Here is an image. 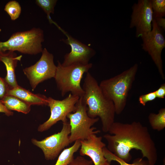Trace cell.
<instances>
[{"label": "cell", "instance_id": "ac0fdd59", "mask_svg": "<svg viewBox=\"0 0 165 165\" xmlns=\"http://www.w3.org/2000/svg\"><path fill=\"white\" fill-rule=\"evenodd\" d=\"M149 123L152 128L155 130L160 131L165 128V108H162L156 114L150 113L148 117Z\"/></svg>", "mask_w": 165, "mask_h": 165}, {"label": "cell", "instance_id": "5bb4252c", "mask_svg": "<svg viewBox=\"0 0 165 165\" xmlns=\"http://www.w3.org/2000/svg\"><path fill=\"white\" fill-rule=\"evenodd\" d=\"M22 56H17L14 52L8 51L0 53V61L6 66L7 74L4 79L9 90L18 86L15 73V68L18 61H20Z\"/></svg>", "mask_w": 165, "mask_h": 165}, {"label": "cell", "instance_id": "3957f363", "mask_svg": "<svg viewBox=\"0 0 165 165\" xmlns=\"http://www.w3.org/2000/svg\"><path fill=\"white\" fill-rule=\"evenodd\" d=\"M138 69V64H135L120 73L102 80L99 84L105 96L113 102L117 115L120 114L126 107Z\"/></svg>", "mask_w": 165, "mask_h": 165}, {"label": "cell", "instance_id": "2e32d148", "mask_svg": "<svg viewBox=\"0 0 165 165\" xmlns=\"http://www.w3.org/2000/svg\"><path fill=\"white\" fill-rule=\"evenodd\" d=\"M1 100L9 111H16L25 114L28 113L31 111L30 105L15 96L7 95Z\"/></svg>", "mask_w": 165, "mask_h": 165}, {"label": "cell", "instance_id": "7c38bea8", "mask_svg": "<svg viewBox=\"0 0 165 165\" xmlns=\"http://www.w3.org/2000/svg\"><path fill=\"white\" fill-rule=\"evenodd\" d=\"M59 29L67 38L62 41L71 47V52L65 55L61 64L67 66L73 64H89L90 59L95 54V50L72 37L61 28Z\"/></svg>", "mask_w": 165, "mask_h": 165}, {"label": "cell", "instance_id": "7402d4cb", "mask_svg": "<svg viewBox=\"0 0 165 165\" xmlns=\"http://www.w3.org/2000/svg\"><path fill=\"white\" fill-rule=\"evenodd\" d=\"M153 18L163 17L165 16V0H151Z\"/></svg>", "mask_w": 165, "mask_h": 165}, {"label": "cell", "instance_id": "d6986e66", "mask_svg": "<svg viewBox=\"0 0 165 165\" xmlns=\"http://www.w3.org/2000/svg\"><path fill=\"white\" fill-rule=\"evenodd\" d=\"M103 152L105 157L110 163L112 161H113L118 162L120 165H155L148 160H144L140 158L135 159L132 163H128L115 156L110 152L106 147L103 148Z\"/></svg>", "mask_w": 165, "mask_h": 165}, {"label": "cell", "instance_id": "83f0119b", "mask_svg": "<svg viewBox=\"0 0 165 165\" xmlns=\"http://www.w3.org/2000/svg\"><path fill=\"white\" fill-rule=\"evenodd\" d=\"M154 19L157 25L162 30L165 31V19L163 17H159Z\"/></svg>", "mask_w": 165, "mask_h": 165}, {"label": "cell", "instance_id": "7a4b0ae2", "mask_svg": "<svg viewBox=\"0 0 165 165\" xmlns=\"http://www.w3.org/2000/svg\"><path fill=\"white\" fill-rule=\"evenodd\" d=\"M82 88L84 94L82 97L87 106L88 116L100 118L103 131L108 132L115 122L116 112L113 102L105 96L97 80L89 72L86 73Z\"/></svg>", "mask_w": 165, "mask_h": 165}, {"label": "cell", "instance_id": "603a6c76", "mask_svg": "<svg viewBox=\"0 0 165 165\" xmlns=\"http://www.w3.org/2000/svg\"><path fill=\"white\" fill-rule=\"evenodd\" d=\"M156 98L155 91L140 95L138 98L139 103L143 106H145L148 102L152 101Z\"/></svg>", "mask_w": 165, "mask_h": 165}, {"label": "cell", "instance_id": "277c9868", "mask_svg": "<svg viewBox=\"0 0 165 165\" xmlns=\"http://www.w3.org/2000/svg\"><path fill=\"white\" fill-rule=\"evenodd\" d=\"M92 66V63H89L64 66L58 61L54 78L62 96L70 92L72 95L82 97L84 91L81 86V80L83 74L88 72Z\"/></svg>", "mask_w": 165, "mask_h": 165}, {"label": "cell", "instance_id": "cb8c5ba5", "mask_svg": "<svg viewBox=\"0 0 165 165\" xmlns=\"http://www.w3.org/2000/svg\"><path fill=\"white\" fill-rule=\"evenodd\" d=\"M91 160H89L83 156H77L74 158L68 165H93Z\"/></svg>", "mask_w": 165, "mask_h": 165}, {"label": "cell", "instance_id": "9c48e42d", "mask_svg": "<svg viewBox=\"0 0 165 165\" xmlns=\"http://www.w3.org/2000/svg\"><path fill=\"white\" fill-rule=\"evenodd\" d=\"M42 53L38 61L23 70L29 81L32 90L39 83L54 78L56 72L57 66L54 63L53 55L46 48L43 49Z\"/></svg>", "mask_w": 165, "mask_h": 165}, {"label": "cell", "instance_id": "484cf974", "mask_svg": "<svg viewBox=\"0 0 165 165\" xmlns=\"http://www.w3.org/2000/svg\"><path fill=\"white\" fill-rule=\"evenodd\" d=\"M156 98L163 99L165 97V83L161 85L160 87L154 91Z\"/></svg>", "mask_w": 165, "mask_h": 165}, {"label": "cell", "instance_id": "44dd1931", "mask_svg": "<svg viewBox=\"0 0 165 165\" xmlns=\"http://www.w3.org/2000/svg\"><path fill=\"white\" fill-rule=\"evenodd\" d=\"M5 11L9 16L12 20H15L19 16L21 11L20 5L15 0L8 2L6 5Z\"/></svg>", "mask_w": 165, "mask_h": 165}, {"label": "cell", "instance_id": "ffe728a7", "mask_svg": "<svg viewBox=\"0 0 165 165\" xmlns=\"http://www.w3.org/2000/svg\"><path fill=\"white\" fill-rule=\"evenodd\" d=\"M57 0H36V4L45 12L47 15V19L50 23H56L51 19L50 16L51 13L53 14L54 7L56 4Z\"/></svg>", "mask_w": 165, "mask_h": 165}, {"label": "cell", "instance_id": "d4e9b609", "mask_svg": "<svg viewBox=\"0 0 165 165\" xmlns=\"http://www.w3.org/2000/svg\"><path fill=\"white\" fill-rule=\"evenodd\" d=\"M9 88L4 78L0 77V99H2L7 95Z\"/></svg>", "mask_w": 165, "mask_h": 165}, {"label": "cell", "instance_id": "ba28073f", "mask_svg": "<svg viewBox=\"0 0 165 165\" xmlns=\"http://www.w3.org/2000/svg\"><path fill=\"white\" fill-rule=\"evenodd\" d=\"M141 38L142 41L141 45L142 49L150 56L161 78L164 80L165 77L161 54L165 47V39L162 29L157 25L154 18L152 21L151 31Z\"/></svg>", "mask_w": 165, "mask_h": 165}, {"label": "cell", "instance_id": "8992f818", "mask_svg": "<svg viewBox=\"0 0 165 165\" xmlns=\"http://www.w3.org/2000/svg\"><path fill=\"white\" fill-rule=\"evenodd\" d=\"M87 110L86 105L80 97L76 104L75 111L67 116L70 126V144L78 140L86 139L91 135L100 132V130H96V128L91 127L99 118L90 117L87 114Z\"/></svg>", "mask_w": 165, "mask_h": 165}, {"label": "cell", "instance_id": "30bf717a", "mask_svg": "<svg viewBox=\"0 0 165 165\" xmlns=\"http://www.w3.org/2000/svg\"><path fill=\"white\" fill-rule=\"evenodd\" d=\"M70 126L69 122L63 123L61 130L39 141L33 138L31 142L42 151L45 159L52 160L56 158L66 147L70 144L69 136Z\"/></svg>", "mask_w": 165, "mask_h": 165}, {"label": "cell", "instance_id": "5b68a950", "mask_svg": "<svg viewBox=\"0 0 165 165\" xmlns=\"http://www.w3.org/2000/svg\"><path fill=\"white\" fill-rule=\"evenodd\" d=\"M44 41L43 31L39 28L13 33L9 39L0 42V53L17 51L21 53L36 55L42 53Z\"/></svg>", "mask_w": 165, "mask_h": 165}, {"label": "cell", "instance_id": "4fadbf2b", "mask_svg": "<svg viewBox=\"0 0 165 165\" xmlns=\"http://www.w3.org/2000/svg\"><path fill=\"white\" fill-rule=\"evenodd\" d=\"M80 156H87L91 159L94 165H110L105 157L103 152L106 144L102 141V137L96 134L90 136L86 139L80 140Z\"/></svg>", "mask_w": 165, "mask_h": 165}, {"label": "cell", "instance_id": "6da1fadb", "mask_svg": "<svg viewBox=\"0 0 165 165\" xmlns=\"http://www.w3.org/2000/svg\"><path fill=\"white\" fill-rule=\"evenodd\" d=\"M103 137L108 143L107 149L128 163L131 159L132 149L141 151L143 157L155 164L157 159V149L147 127L140 122L131 123L114 122Z\"/></svg>", "mask_w": 165, "mask_h": 165}, {"label": "cell", "instance_id": "9a60e30c", "mask_svg": "<svg viewBox=\"0 0 165 165\" xmlns=\"http://www.w3.org/2000/svg\"><path fill=\"white\" fill-rule=\"evenodd\" d=\"M7 95L16 97L31 105H47L48 97L46 96L34 94L19 86L9 90Z\"/></svg>", "mask_w": 165, "mask_h": 165}, {"label": "cell", "instance_id": "4316f807", "mask_svg": "<svg viewBox=\"0 0 165 165\" xmlns=\"http://www.w3.org/2000/svg\"><path fill=\"white\" fill-rule=\"evenodd\" d=\"M0 112L4 113L6 116H12L13 113L11 111L8 110L0 100Z\"/></svg>", "mask_w": 165, "mask_h": 165}, {"label": "cell", "instance_id": "e0dca14e", "mask_svg": "<svg viewBox=\"0 0 165 165\" xmlns=\"http://www.w3.org/2000/svg\"><path fill=\"white\" fill-rule=\"evenodd\" d=\"M80 140H77L72 146L64 149L59 155L54 165H68L74 158V153L80 148Z\"/></svg>", "mask_w": 165, "mask_h": 165}, {"label": "cell", "instance_id": "52a82bcc", "mask_svg": "<svg viewBox=\"0 0 165 165\" xmlns=\"http://www.w3.org/2000/svg\"><path fill=\"white\" fill-rule=\"evenodd\" d=\"M79 98L71 93L62 100L48 97L47 105L50 109V116L47 120L38 126V131L43 132L47 130L60 121L63 123L68 121L67 116L75 111L76 104Z\"/></svg>", "mask_w": 165, "mask_h": 165}, {"label": "cell", "instance_id": "8fae6325", "mask_svg": "<svg viewBox=\"0 0 165 165\" xmlns=\"http://www.w3.org/2000/svg\"><path fill=\"white\" fill-rule=\"evenodd\" d=\"M130 28H136V37H141L152 29L153 20L151 0H138L132 7Z\"/></svg>", "mask_w": 165, "mask_h": 165}]
</instances>
